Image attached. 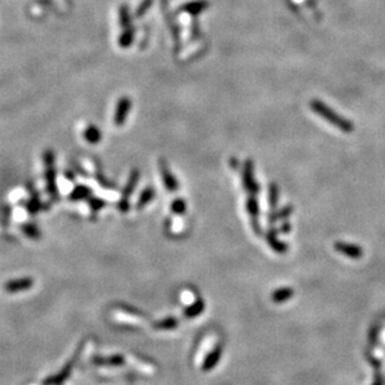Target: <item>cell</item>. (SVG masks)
<instances>
[{"label":"cell","instance_id":"cell-1","mask_svg":"<svg viewBox=\"0 0 385 385\" xmlns=\"http://www.w3.org/2000/svg\"><path fill=\"white\" fill-rule=\"evenodd\" d=\"M131 107H132V101L130 97L122 96L121 99L117 101L115 114H114V124L116 126H122L126 122L128 114H130Z\"/></svg>","mask_w":385,"mask_h":385},{"label":"cell","instance_id":"cell-2","mask_svg":"<svg viewBox=\"0 0 385 385\" xmlns=\"http://www.w3.org/2000/svg\"><path fill=\"white\" fill-rule=\"evenodd\" d=\"M334 247H336V250L342 253V255L349 257V258H353V259L362 258L363 253H364L363 252L361 245L345 243V242H337V243L334 244Z\"/></svg>","mask_w":385,"mask_h":385},{"label":"cell","instance_id":"cell-3","mask_svg":"<svg viewBox=\"0 0 385 385\" xmlns=\"http://www.w3.org/2000/svg\"><path fill=\"white\" fill-rule=\"evenodd\" d=\"M167 5H169V0H161V7H162L163 14H164V16H166V20H167V23H169V26L171 28L172 36H174L175 50H178L180 49V28H178L177 24H176L175 19L170 15V12H167V10H169Z\"/></svg>","mask_w":385,"mask_h":385},{"label":"cell","instance_id":"cell-4","mask_svg":"<svg viewBox=\"0 0 385 385\" xmlns=\"http://www.w3.org/2000/svg\"><path fill=\"white\" fill-rule=\"evenodd\" d=\"M243 186L244 189L247 192H250L251 196H255L259 192V186L257 185L253 180V174H252V163L247 162L245 163L244 174H243Z\"/></svg>","mask_w":385,"mask_h":385},{"label":"cell","instance_id":"cell-5","mask_svg":"<svg viewBox=\"0 0 385 385\" xmlns=\"http://www.w3.org/2000/svg\"><path fill=\"white\" fill-rule=\"evenodd\" d=\"M207 2L205 0H194V2H189L187 4L182 5L180 9L177 10V13H187L189 15H199L200 13H202L203 10L207 8Z\"/></svg>","mask_w":385,"mask_h":385},{"label":"cell","instance_id":"cell-6","mask_svg":"<svg viewBox=\"0 0 385 385\" xmlns=\"http://www.w3.org/2000/svg\"><path fill=\"white\" fill-rule=\"evenodd\" d=\"M101 131L95 125H89V126H86L85 131H84V139L89 144H99L101 141Z\"/></svg>","mask_w":385,"mask_h":385},{"label":"cell","instance_id":"cell-7","mask_svg":"<svg viewBox=\"0 0 385 385\" xmlns=\"http://www.w3.org/2000/svg\"><path fill=\"white\" fill-rule=\"evenodd\" d=\"M267 242H268L270 247H272V250H274L276 252H278V253H284L287 250H288V247H287L286 243L278 241L277 231L276 230H270L269 232L267 233Z\"/></svg>","mask_w":385,"mask_h":385},{"label":"cell","instance_id":"cell-8","mask_svg":"<svg viewBox=\"0 0 385 385\" xmlns=\"http://www.w3.org/2000/svg\"><path fill=\"white\" fill-rule=\"evenodd\" d=\"M161 174H162L163 182H164V185H166L167 189L174 191V189L177 188V187H176L177 186V182H176L174 176H172L171 172H170L169 167H167V164L164 163V161H161Z\"/></svg>","mask_w":385,"mask_h":385},{"label":"cell","instance_id":"cell-9","mask_svg":"<svg viewBox=\"0 0 385 385\" xmlns=\"http://www.w3.org/2000/svg\"><path fill=\"white\" fill-rule=\"evenodd\" d=\"M293 294H294V291L292 288H289V287H286V288H281L274 291V293L272 294V300L274 303H283L286 300L291 299Z\"/></svg>","mask_w":385,"mask_h":385},{"label":"cell","instance_id":"cell-10","mask_svg":"<svg viewBox=\"0 0 385 385\" xmlns=\"http://www.w3.org/2000/svg\"><path fill=\"white\" fill-rule=\"evenodd\" d=\"M133 39H135V29H133L132 26L126 28V29H124V32L121 33V35H120L119 45L124 47V49H126V47L131 46V44L133 43Z\"/></svg>","mask_w":385,"mask_h":385},{"label":"cell","instance_id":"cell-11","mask_svg":"<svg viewBox=\"0 0 385 385\" xmlns=\"http://www.w3.org/2000/svg\"><path fill=\"white\" fill-rule=\"evenodd\" d=\"M119 16H120V25H121L124 29L126 28L132 26V18H131V12L130 8L127 5H121L119 12Z\"/></svg>","mask_w":385,"mask_h":385},{"label":"cell","instance_id":"cell-12","mask_svg":"<svg viewBox=\"0 0 385 385\" xmlns=\"http://www.w3.org/2000/svg\"><path fill=\"white\" fill-rule=\"evenodd\" d=\"M293 206H286V207H283L282 210H278L276 212H273V213L269 214V222L273 223L276 221H278V219H283V218H288L289 216L293 213Z\"/></svg>","mask_w":385,"mask_h":385},{"label":"cell","instance_id":"cell-13","mask_svg":"<svg viewBox=\"0 0 385 385\" xmlns=\"http://www.w3.org/2000/svg\"><path fill=\"white\" fill-rule=\"evenodd\" d=\"M221 348H217L216 350H213L212 353L210 354V356L207 358V361L205 362V365H203V369L205 370H210L212 369V368L214 367V365L217 364V362L219 361V358H221Z\"/></svg>","mask_w":385,"mask_h":385},{"label":"cell","instance_id":"cell-14","mask_svg":"<svg viewBox=\"0 0 385 385\" xmlns=\"http://www.w3.org/2000/svg\"><path fill=\"white\" fill-rule=\"evenodd\" d=\"M153 2H155V0H142L140 4H139L138 9H136V12H135L136 18H142L145 14L149 12V10L151 9Z\"/></svg>","mask_w":385,"mask_h":385},{"label":"cell","instance_id":"cell-15","mask_svg":"<svg viewBox=\"0 0 385 385\" xmlns=\"http://www.w3.org/2000/svg\"><path fill=\"white\" fill-rule=\"evenodd\" d=\"M247 211L250 212L251 217L252 218H258V213H259V207H258V202H257L255 196H251L250 199L247 201Z\"/></svg>","mask_w":385,"mask_h":385},{"label":"cell","instance_id":"cell-16","mask_svg":"<svg viewBox=\"0 0 385 385\" xmlns=\"http://www.w3.org/2000/svg\"><path fill=\"white\" fill-rule=\"evenodd\" d=\"M278 196H280V191H278L277 186L272 185L269 188V203L272 206V208H276V206H277L278 201H280Z\"/></svg>","mask_w":385,"mask_h":385},{"label":"cell","instance_id":"cell-17","mask_svg":"<svg viewBox=\"0 0 385 385\" xmlns=\"http://www.w3.org/2000/svg\"><path fill=\"white\" fill-rule=\"evenodd\" d=\"M291 231V223H284L280 230L281 233H288Z\"/></svg>","mask_w":385,"mask_h":385}]
</instances>
